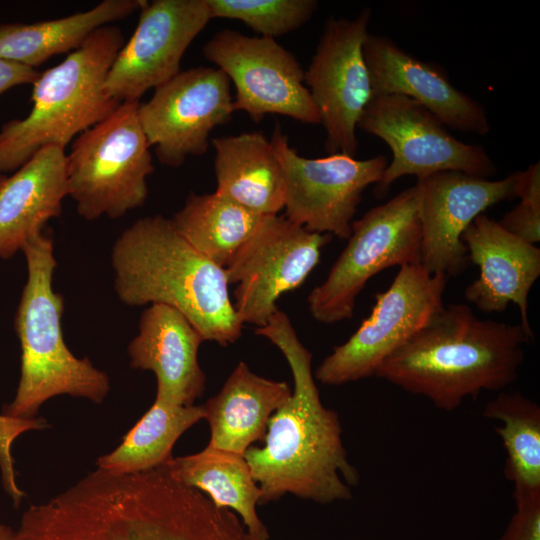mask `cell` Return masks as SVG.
<instances>
[{"instance_id": "1", "label": "cell", "mask_w": 540, "mask_h": 540, "mask_svg": "<svg viewBox=\"0 0 540 540\" xmlns=\"http://www.w3.org/2000/svg\"><path fill=\"white\" fill-rule=\"evenodd\" d=\"M12 540H252L236 513L159 467L89 473L31 505Z\"/></svg>"}, {"instance_id": "2", "label": "cell", "mask_w": 540, "mask_h": 540, "mask_svg": "<svg viewBox=\"0 0 540 540\" xmlns=\"http://www.w3.org/2000/svg\"><path fill=\"white\" fill-rule=\"evenodd\" d=\"M255 333L282 352L294 381L290 398L268 422L264 446L243 455L261 490L260 504L286 494L319 504L351 499L359 473L348 460L337 413L320 399L311 352L279 309Z\"/></svg>"}, {"instance_id": "3", "label": "cell", "mask_w": 540, "mask_h": 540, "mask_svg": "<svg viewBox=\"0 0 540 540\" xmlns=\"http://www.w3.org/2000/svg\"><path fill=\"white\" fill-rule=\"evenodd\" d=\"M528 342L520 323L482 320L470 306L450 304L389 355L374 376L453 411L465 398L500 392L515 382Z\"/></svg>"}, {"instance_id": "4", "label": "cell", "mask_w": 540, "mask_h": 540, "mask_svg": "<svg viewBox=\"0 0 540 540\" xmlns=\"http://www.w3.org/2000/svg\"><path fill=\"white\" fill-rule=\"evenodd\" d=\"M111 263L122 303L171 306L204 341L227 346L240 338L243 323L230 299L224 268L197 251L171 219H138L117 238Z\"/></svg>"}, {"instance_id": "5", "label": "cell", "mask_w": 540, "mask_h": 540, "mask_svg": "<svg viewBox=\"0 0 540 540\" xmlns=\"http://www.w3.org/2000/svg\"><path fill=\"white\" fill-rule=\"evenodd\" d=\"M27 282L15 316L21 346L20 379L14 400L3 414L33 419L41 405L62 394L101 403L110 391V379L88 358H77L66 346L62 332L64 300L53 289L57 266L51 236L43 231L22 247Z\"/></svg>"}, {"instance_id": "6", "label": "cell", "mask_w": 540, "mask_h": 540, "mask_svg": "<svg viewBox=\"0 0 540 540\" xmlns=\"http://www.w3.org/2000/svg\"><path fill=\"white\" fill-rule=\"evenodd\" d=\"M123 45L119 27L101 26L60 64L40 73L32 84L31 111L0 127V174L16 171L44 147L65 149L120 106L103 85Z\"/></svg>"}, {"instance_id": "7", "label": "cell", "mask_w": 540, "mask_h": 540, "mask_svg": "<svg viewBox=\"0 0 540 540\" xmlns=\"http://www.w3.org/2000/svg\"><path fill=\"white\" fill-rule=\"evenodd\" d=\"M139 103H121L79 134L66 155L68 196L88 221L103 215L117 219L147 199L154 165L138 118Z\"/></svg>"}, {"instance_id": "8", "label": "cell", "mask_w": 540, "mask_h": 540, "mask_svg": "<svg viewBox=\"0 0 540 540\" xmlns=\"http://www.w3.org/2000/svg\"><path fill=\"white\" fill-rule=\"evenodd\" d=\"M348 243L307 298L312 317L333 324L354 315L356 298L377 273L419 263L420 188L416 183L353 221Z\"/></svg>"}, {"instance_id": "9", "label": "cell", "mask_w": 540, "mask_h": 540, "mask_svg": "<svg viewBox=\"0 0 540 540\" xmlns=\"http://www.w3.org/2000/svg\"><path fill=\"white\" fill-rule=\"evenodd\" d=\"M447 277L419 263L400 267L387 290L374 295L371 314L315 370L325 385H342L374 376L381 363L405 344L443 307Z\"/></svg>"}, {"instance_id": "10", "label": "cell", "mask_w": 540, "mask_h": 540, "mask_svg": "<svg viewBox=\"0 0 540 540\" xmlns=\"http://www.w3.org/2000/svg\"><path fill=\"white\" fill-rule=\"evenodd\" d=\"M357 129L383 140L392 152L374 195L383 198L400 177L417 179L443 171L488 178L497 167L486 150L451 135L426 108L402 95L371 96Z\"/></svg>"}, {"instance_id": "11", "label": "cell", "mask_w": 540, "mask_h": 540, "mask_svg": "<svg viewBox=\"0 0 540 540\" xmlns=\"http://www.w3.org/2000/svg\"><path fill=\"white\" fill-rule=\"evenodd\" d=\"M331 240L285 216H263L224 268L228 284H236L233 306L243 325L263 327L278 310V299L303 284Z\"/></svg>"}, {"instance_id": "12", "label": "cell", "mask_w": 540, "mask_h": 540, "mask_svg": "<svg viewBox=\"0 0 540 540\" xmlns=\"http://www.w3.org/2000/svg\"><path fill=\"white\" fill-rule=\"evenodd\" d=\"M202 51L233 83L234 111L246 112L255 122L267 114H278L304 124H321L305 85V70L275 39L223 29Z\"/></svg>"}, {"instance_id": "13", "label": "cell", "mask_w": 540, "mask_h": 540, "mask_svg": "<svg viewBox=\"0 0 540 540\" xmlns=\"http://www.w3.org/2000/svg\"><path fill=\"white\" fill-rule=\"evenodd\" d=\"M271 142L283 168L285 217L308 231L348 239L363 192L380 181L387 158L357 160L341 153L306 158L278 125Z\"/></svg>"}, {"instance_id": "14", "label": "cell", "mask_w": 540, "mask_h": 540, "mask_svg": "<svg viewBox=\"0 0 540 540\" xmlns=\"http://www.w3.org/2000/svg\"><path fill=\"white\" fill-rule=\"evenodd\" d=\"M370 18L369 8L354 19L329 18L305 70V85L319 110L329 155L357 154V124L371 97L363 56Z\"/></svg>"}, {"instance_id": "15", "label": "cell", "mask_w": 540, "mask_h": 540, "mask_svg": "<svg viewBox=\"0 0 540 540\" xmlns=\"http://www.w3.org/2000/svg\"><path fill=\"white\" fill-rule=\"evenodd\" d=\"M234 112L230 80L218 68L193 67L180 71L139 103L138 118L159 162L183 165L189 156H202L209 135L226 124Z\"/></svg>"}, {"instance_id": "16", "label": "cell", "mask_w": 540, "mask_h": 540, "mask_svg": "<svg viewBox=\"0 0 540 540\" xmlns=\"http://www.w3.org/2000/svg\"><path fill=\"white\" fill-rule=\"evenodd\" d=\"M211 20L207 0H153L140 9L130 39L117 54L104 91L120 103L139 102L180 71L182 57Z\"/></svg>"}, {"instance_id": "17", "label": "cell", "mask_w": 540, "mask_h": 540, "mask_svg": "<svg viewBox=\"0 0 540 540\" xmlns=\"http://www.w3.org/2000/svg\"><path fill=\"white\" fill-rule=\"evenodd\" d=\"M520 171L489 180L457 171L417 179L420 188L419 264L432 274L456 277L470 264L461 236L488 208L516 198Z\"/></svg>"}, {"instance_id": "18", "label": "cell", "mask_w": 540, "mask_h": 540, "mask_svg": "<svg viewBox=\"0 0 540 540\" xmlns=\"http://www.w3.org/2000/svg\"><path fill=\"white\" fill-rule=\"evenodd\" d=\"M363 56L371 96L402 95L433 114L444 126L484 136L491 127L484 107L455 88L438 68L421 61L390 38L368 34Z\"/></svg>"}, {"instance_id": "19", "label": "cell", "mask_w": 540, "mask_h": 540, "mask_svg": "<svg viewBox=\"0 0 540 540\" xmlns=\"http://www.w3.org/2000/svg\"><path fill=\"white\" fill-rule=\"evenodd\" d=\"M461 240L470 263L480 271L466 287L465 299L484 313H500L514 303L519 308L520 325L533 341L528 296L540 276V248L509 233L484 213L466 228Z\"/></svg>"}, {"instance_id": "20", "label": "cell", "mask_w": 540, "mask_h": 540, "mask_svg": "<svg viewBox=\"0 0 540 540\" xmlns=\"http://www.w3.org/2000/svg\"><path fill=\"white\" fill-rule=\"evenodd\" d=\"M138 334L128 346L130 366L152 371L156 396L190 406L202 396L206 376L198 362L201 334L177 309L151 304L140 316Z\"/></svg>"}, {"instance_id": "21", "label": "cell", "mask_w": 540, "mask_h": 540, "mask_svg": "<svg viewBox=\"0 0 540 540\" xmlns=\"http://www.w3.org/2000/svg\"><path fill=\"white\" fill-rule=\"evenodd\" d=\"M58 146L37 151L11 176L0 174V257L11 258L62 213L68 196L66 154Z\"/></svg>"}, {"instance_id": "22", "label": "cell", "mask_w": 540, "mask_h": 540, "mask_svg": "<svg viewBox=\"0 0 540 540\" xmlns=\"http://www.w3.org/2000/svg\"><path fill=\"white\" fill-rule=\"evenodd\" d=\"M291 394L288 383L261 377L239 362L218 394L203 404L211 432L207 446L243 456L263 440L271 416Z\"/></svg>"}, {"instance_id": "23", "label": "cell", "mask_w": 540, "mask_h": 540, "mask_svg": "<svg viewBox=\"0 0 540 540\" xmlns=\"http://www.w3.org/2000/svg\"><path fill=\"white\" fill-rule=\"evenodd\" d=\"M215 192L262 216L284 208L285 183L281 161L262 132L216 137Z\"/></svg>"}, {"instance_id": "24", "label": "cell", "mask_w": 540, "mask_h": 540, "mask_svg": "<svg viewBox=\"0 0 540 540\" xmlns=\"http://www.w3.org/2000/svg\"><path fill=\"white\" fill-rule=\"evenodd\" d=\"M161 467L177 482L203 492L218 507L239 515L252 540L270 539L256 509L261 490L244 456L206 446L196 454L172 458Z\"/></svg>"}, {"instance_id": "25", "label": "cell", "mask_w": 540, "mask_h": 540, "mask_svg": "<svg viewBox=\"0 0 540 540\" xmlns=\"http://www.w3.org/2000/svg\"><path fill=\"white\" fill-rule=\"evenodd\" d=\"M147 0H104L87 11L31 24L0 23V58L35 68L77 50L104 25L140 11Z\"/></svg>"}, {"instance_id": "26", "label": "cell", "mask_w": 540, "mask_h": 540, "mask_svg": "<svg viewBox=\"0 0 540 540\" xmlns=\"http://www.w3.org/2000/svg\"><path fill=\"white\" fill-rule=\"evenodd\" d=\"M262 217L214 192L189 194L171 220L197 251L225 268L253 235Z\"/></svg>"}, {"instance_id": "27", "label": "cell", "mask_w": 540, "mask_h": 540, "mask_svg": "<svg viewBox=\"0 0 540 540\" xmlns=\"http://www.w3.org/2000/svg\"><path fill=\"white\" fill-rule=\"evenodd\" d=\"M205 417L203 405L181 406L160 397L125 435L121 444L97 459L110 474H135L159 468L172 457L178 438Z\"/></svg>"}, {"instance_id": "28", "label": "cell", "mask_w": 540, "mask_h": 540, "mask_svg": "<svg viewBox=\"0 0 540 540\" xmlns=\"http://www.w3.org/2000/svg\"><path fill=\"white\" fill-rule=\"evenodd\" d=\"M482 416L495 427L506 451L504 474L513 484V498L540 495V406L519 391H501Z\"/></svg>"}, {"instance_id": "29", "label": "cell", "mask_w": 540, "mask_h": 540, "mask_svg": "<svg viewBox=\"0 0 540 540\" xmlns=\"http://www.w3.org/2000/svg\"><path fill=\"white\" fill-rule=\"evenodd\" d=\"M212 18L239 20L263 37L297 30L315 13V0H207Z\"/></svg>"}, {"instance_id": "30", "label": "cell", "mask_w": 540, "mask_h": 540, "mask_svg": "<svg viewBox=\"0 0 540 540\" xmlns=\"http://www.w3.org/2000/svg\"><path fill=\"white\" fill-rule=\"evenodd\" d=\"M520 203L507 212L499 225L516 237L536 245L540 241V164L520 171L516 189Z\"/></svg>"}, {"instance_id": "31", "label": "cell", "mask_w": 540, "mask_h": 540, "mask_svg": "<svg viewBox=\"0 0 540 540\" xmlns=\"http://www.w3.org/2000/svg\"><path fill=\"white\" fill-rule=\"evenodd\" d=\"M48 423L43 418L19 419L0 414V470L3 488L15 506H19L24 492L19 488L14 469L12 446L21 434L31 430H44Z\"/></svg>"}, {"instance_id": "32", "label": "cell", "mask_w": 540, "mask_h": 540, "mask_svg": "<svg viewBox=\"0 0 540 540\" xmlns=\"http://www.w3.org/2000/svg\"><path fill=\"white\" fill-rule=\"evenodd\" d=\"M514 501L516 510L499 540H540V495Z\"/></svg>"}, {"instance_id": "33", "label": "cell", "mask_w": 540, "mask_h": 540, "mask_svg": "<svg viewBox=\"0 0 540 540\" xmlns=\"http://www.w3.org/2000/svg\"><path fill=\"white\" fill-rule=\"evenodd\" d=\"M40 72L32 67L0 58V95L25 84H33Z\"/></svg>"}, {"instance_id": "34", "label": "cell", "mask_w": 540, "mask_h": 540, "mask_svg": "<svg viewBox=\"0 0 540 540\" xmlns=\"http://www.w3.org/2000/svg\"><path fill=\"white\" fill-rule=\"evenodd\" d=\"M14 530L0 521V540H12Z\"/></svg>"}]
</instances>
